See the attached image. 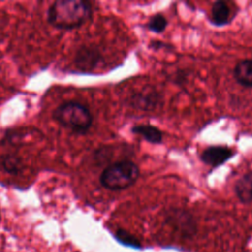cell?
I'll use <instances>...</instances> for the list:
<instances>
[{"label":"cell","instance_id":"obj_1","mask_svg":"<svg viewBox=\"0 0 252 252\" xmlns=\"http://www.w3.org/2000/svg\"><path fill=\"white\" fill-rule=\"evenodd\" d=\"M92 11V5L88 1L58 0L49 7L47 22L56 29H75L90 19Z\"/></svg>","mask_w":252,"mask_h":252},{"label":"cell","instance_id":"obj_2","mask_svg":"<svg viewBox=\"0 0 252 252\" xmlns=\"http://www.w3.org/2000/svg\"><path fill=\"white\" fill-rule=\"evenodd\" d=\"M140 175L139 166L131 160H119L104 168L100 174L101 185L109 190H123L132 186Z\"/></svg>","mask_w":252,"mask_h":252},{"label":"cell","instance_id":"obj_3","mask_svg":"<svg viewBox=\"0 0 252 252\" xmlns=\"http://www.w3.org/2000/svg\"><path fill=\"white\" fill-rule=\"evenodd\" d=\"M53 118L65 128L85 133L93 123V116L87 106L78 101H66L52 113Z\"/></svg>","mask_w":252,"mask_h":252},{"label":"cell","instance_id":"obj_4","mask_svg":"<svg viewBox=\"0 0 252 252\" xmlns=\"http://www.w3.org/2000/svg\"><path fill=\"white\" fill-rule=\"evenodd\" d=\"M234 155V151L228 147L211 146L206 148L201 154V159L211 166H219L228 160Z\"/></svg>","mask_w":252,"mask_h":252},{"label":"cell","instance_id":"obj_5","mask_svg":"<svg viewBox=\"0 0 252 252\" xmlns=\"http://www.w3.org/2000/svg\"><path fill=\"white\" fill-rule=\"evenodd\" d=\"M233 77L241 86L252 88V59L239 61L233 69Z\"/></svg>","mask_w":252,"mask_h":252},{"label":"cell","instance_id":"obj_6","mask_svg":"<svg viewBox=\"0 0 252 252\" xmlns=\"http://www.w3.org/2000/svg\"><path fill=\"white\" fill-rule=\"evenodd\" d=\"M234 191L240 202H252V171L243 174L235 183Z\"/></svg>","mask_w":252,"mask_h":252},{"label":"cell","instance_id":"obj_7","mask_svg":"<svg viewBox=\"0 0 252 252\" xmlns=\"http://www.w3.org/2000/svg\"><path fill=\"white\" fill-rule=\"evenodd\" d=\"M231 10L223 1H217L211 9V22L216 26L226 25L230 21Z\"/></svg>","mask_w":252,"mask_h":252},{"label":"cell","instance_id":"obj_8","mask_svg":"<svg viewBox=\"0 0 252 252\" xmlns=\"http://www.w3.org/2000/svg\"><path fill=\"white\" fill-rule=\"evenodd\" d=\"M132 132L141 136L152 144H160L162 141V133L156 126L150 124H139L132 128Z\"/></svg>","mask_w":252,"mask_h":252},{"label":"cell","instance_id":"obj_9","mask_svg":"<svg viewBox=\"0 0 252 252\" xmlns=\"http://www.w3.org/2000/svg\"><path fill=\"white\" fill-rule=\"evenodd\" d=\"M99 54L92 48H82L76 57L77 65L82 69H93L98 62Z\"/></svg>","mask_w":252,"mask_h":252},{"label":"cell","instance_id":"obj_10","mask_svg":"<svg viewBox=\"0 0 252 252\" xmlns=\"http://www.w3.org/2000/svg\"><path fill=\"white\" fill-rule=\"evenodd\" d=\"M116 240L118 242H120L121 244L128 246V247H132V248H141V243L139 241V239L133 235L132 233H130L129 231L125 230V229H118L116 230L115 234H114Z\"/></svg>","mask_w":252,"mask_h":252},{"label":"cell","instance_id":"obj_11","mask_svg":"<svg viewBox=\"0 0 252 252\" xmlns=\"http://www.w3.org/2000/svg\"><path fill=\"white\" fill-rule=\"evenodd\" d=\"M167 27V20L162 14H156L150 18L147 23V28L156 33L162 32Z\"/></svg>","mask_w":252,"mask_h":252},{"label":"cell","instance_id":"obj_12","mask_svg":"<svg viewBox=\"0 0 252 252\" xmlns=\"http://www.w3.org/2000/svg\"><path fill=\"white\" fill-rule=\"evenodd\" d=\"M1 165L8 173H17L22 167V162L20 158L14 155H8L2 158Z\"/></svg>","mask_w":252,"mask_h":252}]
</instances>
